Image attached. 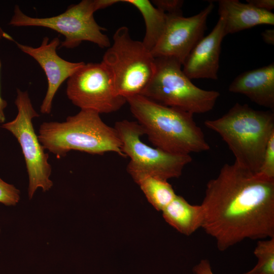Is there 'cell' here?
Listing matches in <instances>:
<instances>
[{
  "instance_id": "obj_1",
  "label": "cell",
  "mask_w": 274,
  "mask_h": 274,
  "mask_svg": "<svg viewBox=\"0 0 274 274\" xmlns=\"http://www.w3.org/2000/svg\"><path fill=\"white\" fill-rule=\"evenodd\" d=\"M201 228L224 251L246 239L274 237V180L235 162L226 163L207 183Z\"/></svg>"
},
{
  "instance_id": "obj_2",
  "label": "cell",
  "mask_w": 274,
  "mask_h": 274,
  "mask_svg": "<svg viewBox=\"0 0 274 274\" xmlns=\"http://www.w3.org/2000/svg\"><path fill=\"white\" fill-rule=\"evenodd\" d=\"M125 99L137 122L155 147L179 155L210 150L193 114L158 104L141 94Z\"/></svg>"
},
{
  "instance_id": "obj_3",
  "label": "cell",
  "mask_w": 274,
  "mask_h": 274,
  "mask_svg": "<svg viewBox=\"0 0 274 274\" xmlns=\"http://www.w3.org/2000/svg\"><path fill=\"white\" fill-rule=\"evenodd\" d=\"M204 125L217 133L233 153L235 162L256 174L268 143L274 134L273 110H256L235 104L221 117L207 120Z\"/></svg>"
},
{
  "instance_id": "obj_4",
  "label": "cell",
  "mask_w": 274,
  "mask_h": 274,
  "mask_svg": "<svg viewBox=\"0 0 274 274\" xmlns=\"http://www.w3.org/2000/svg\"><path fill=\"white\" fill-rule=\"evenodd\" d=\"M38 136L45 150L58 158L72 150L99 155L113 152L126 157L115 128L106 124L100 114L92 110H81L62 122H45Z\"/></svg>"
},
{
  "instance_id": "obj_5",
  "label": "cell",
  "mask_w": 274,
  "mask_h": 274,
  "mask_svg": "<svg viewBox=\"0 0 274 274\" xmlns=\"http://www.w3.org/2000/svg\"><path fill=\"white\" fill-rule=\"evenodd\" d=\"M118 0H83L72 5L62 13L50 17L35 18L24 14L15 5L9 24L13 26H39L48 28L64 37L60 47L74 48L82 42L88 41L104 48L111 46L109 38L102 32L105 30L94 19L96 11L106 8Z\"/></svg>"
},
{
  "instance_id": "obj_6",
  "label": "cell",
  "mask_w": 274,
  "mask_h": 274,
  "mask_svg": "<svg viewBox=\"0 0 274 274\" xmlns=\"http://www.w3.org/2000/svg\"><path fill=\"white\" fill-rule=\"evenodd\" d=\"M155 58L154 74L141 95L193 115L206 113L214 108L220 95L218 91L204 90L194 85L177 59L168 57Z\"/></svg>"
},
{
  "instance_id": "obj_7",
  "label": "cell",
  "mask_w": 274,
  "mask_h": 274,
  "mask_svg": "<svg viewBox=\"0 0 274 274\" xmlns=\"http://www.w3.org/2000/svg\"><path fill=\"white\" fill-rule=\"evenodd\" d=\"M111 72L117 93L141 94L155 71V58L142 42L133 40L126 26L118 28L101 61Z\"/></svg>"
},
{
  "instance_id": "obj_8",
  "label": "cell",
  "mask_w": 274,
  "mask_h": 274,
  "mask_svg": "<svg viewBox=\"0 0 274 274\" xmlns=\"http://www.w3.org/2000/svg\"><path fill=\"white\" fill-rule=\"evenodd\" d=\"M114 128L121 142L122 152L130 158L127 169L132 177L148 175L167 181L179 178L192 161L190 155L169 153L143 143L141 137L145 132L136 121H119Z\"/></svg>"
},
{
  "instance_id": "obj_9",
  "label": "cell",
  "mask_w": 274,
  "mask_h": 274,
  "mask_svg": "<svg viewBox=\"0 0 274 274\" xmlns=\"http://www.w3.org/2000/svg\"><path fill=\"white\" fill-rule=\"evenodd\" d=\"M15 104L17 109L16 117L2 124L1 127L10 132L21 147L28 175V195L31 199L39 188L46 192L53 186L50 179L52 167L48 162L49 154L45 152L33 126L32 119L40 115L33 108L28 92L17 88Z\"/></svg>"
},
{
  "instance_id": "obj_10",
  "label": "cell",
  "mask_w": 274,
  "mask_h": 274,
  "mask_svg": "<svg viewBox=\"0 0 274 274\" xmlns=\"http://www.w3.org/2000/svg\"><path fill=\"white\" fill-rule=\"evenodd\" d=\"M66 94L81 110L99 114L117 111L126 103L117 93L112 74L102 61L85 63L67 79Z\"/></svg>"
},
{
  "instance_id": "obj_11",
  "label": "cell",
  "mask_w": 274,
  "mask_h": 274,
  "mask_svg": "<svg viewBox=\"0 0 274 274\" xmlns=\"http://www.w3.org/2000/svg\"><path fill=\"white\" fill-rule=\"evenodd\" d=\"M213 2L200 12L185 17L182 14H166V20L163 32L151 51L154 58L172 57L182 65L195 46L204 37L207 21L213 10Z\"/></svg>"
},
{
  "instance_id": "obj_12",
  "label": "cell",
  "mask_w": 274,
  "mask_h": 274,
  "mask_svg": "<svg viewBox=\"0 0 274 274\" xmlns=\"http://www.w3.org/2000/svg\"><path fill=\"white\" fill-rule=\"evenodd\" d=\"M49 41L48 37H44L37 47L15 42L21 51L37 61L45 73L48 86L40 107L41 113L45 114L51 112L54 97L61 85L85 64L84 62H70L60 57L56 52L60 44L58 37Z\"/></svg>"
},
{
  "instance_id": "obj_13",
  "label": "cell",
  "mask_w": 274,
  "mask_h": 274,
  "mask_svg": "<svg viewBox=\"0 0 274 274\" xmlns=\"http://www.w3.org/2000/svg\"><path fill=\"white\" fill-rule=\"evenodd\" d=\"M225 36L224 22L219 18L212 31L195 45L182 64L183 72L190 80H217L221 43Z\"/></svg>"
},
{
  "instance_id": "obj_14",
  "label": "cell",
  "mask_w": 274,
  "mask_h": 274,
  "mask_svg": "<svg viewBox=\"0 0 274 274\" xmlns=\"http://www.w3.org/2000/svg\"><path fill=\"white\" fill-rule=\"evenodd\" d=\"M230 92L245 95L258 105L274 109V63L238 75L230 83Z\"/></svg>"
},
{
  "instance_id": "obj_15",
  "label": "cell",
  "mask_w": 274,
  "mask_h": 274,
  "mask_svg": "<svg viewBox=\"0 0 274 274\" xmlns=\"http://www.w3.org/2000/svg\"><path fill=\"white\" fill-rule=\"evenodd\" d=\"M218 14L224 24L225 36L261 24L273 25L274 14L238 0H220Z\"/></svg>"
},
{
  "instance_id": "obj_16",
  "label": "cell",
  "mask_w": 274,
  "mask_h": 274,
  "mask_svg": "<svg viewBox=\"0 0 274 274\" xmlns=\"http://www.w3.org/2000/svg\"><path fill=\"white\" fill-rule=\"evenodd\" d=\"M162 212L165 221L184 235H190L202 227L203 213L201 205L191 204L181 196L176 195Z\"/></svg>"
},
{
  "instance_id": "obj_17",
  "label": "cell",
  "mask_w": 274,
  "mask_h": 274,
  "mask_svg": "<svg viewBox=\"0 0 274 274\" xmlns=\"http://www.w3.org/2000/svg\"><path fill=\"white\" fill-rule=\"evenodd\" d=\"M136 7L142 14L146 26L143 43L150 51L160 38L166 23V15L148 0H123Z\"/></svg>"
},
{
  "instance_id": "obj_18",
  "label": "cell",
  "mask_w": 274,
  "mask_h": 274,
  "mask_svg": "<svg viewBox=\"0 0 274 274\" xmlns=\"http://www.w3.org/2000/svg\"><path fill=\"white\" fill-rule=\"evenodd\" d=\"M132 178L148 201L158 211H162L177 195L167 180L148 175H137Z\"/></svg>"
},
{
  "instance_id": "obj_19",
  "label": "cell",
  "mask_w": 274,
  "mask_h": 274,
  "mask_svg": "<svg viewBox=\"0 0 274 274\" xmlns=\"http://www.w3.org/2000/svg\"><path fill=\"white\" fill-rule=\"evenodd\" d=\"M254 254L258 259L257 263L244 274H274V237L259 240Z\"/></svg>"
},
{
  "instance_id": "obj_20",
  "label": "cell",
  "mask_w": 274,
  "mask_h": 274,
  "mask_svg": "<svg viewBox=\"0 0 274 274\" xmlns=\"http://www.w3.org/2000/svg\"><path fill=\"white\" fill-rule=\"evenodd\" d=\"M256 175L262 179L274 180V134L268 143L262 164Z\"/></svg>"
},
{
  "instance_id": "obj_21",
  "label": "cell",
  "mask_w": 274,
  "mask_h": 274,
  "mask_svg": "<svg viewBox=\"0 0 274 274\" xmlns=\"http://www.w3.org/2000/svg\"><path fill=\"white\" fill-rule=\"evenodd\" d=\"M20 192L13 185L0 178V202L7 206H15L20 198Z\"/></svg>"
},
{
  "instance_id": "obj_22",
  "label": "cell",
  "mask_w": 274,
  "mask_h": 274,
  "mask_svg": "<svg viewBox=\"0 0 274 274\" xmlns=\"http://www.w3.org/2000/svg\"><path fill=\"white\" fill-rule=\"evenodd\" d=\"M152 4L166 14H182L184 1L181 0H153Z\"/></svg>"
},
{
  "instance_id": "obj_23",
  "label": "cell",
  "mask_w": 274,
  "mask_h": 274,
  "mask_svg": "<svg viewBox=\"0 0 274 274\" xmlns=\"http://www.w3.org/2000/svg\"><path fill=\"white\" fill-rule=\"evenodd\" d=\"M247 3L262 10L271 12L274 8L273 0H247Z\"/></svg>"
},
{
  "instance_id": "obj_24",
  "label": "cell",
  "mask_w": 274,
  "mask_h": 274,
  "mask_svg": "<svg viewBox=\"0 0 274 274\" xmlns=\"http://www.w3.org/2000/svg\"><path fill=\"white\" fill-rule=\"evenodd\" d=\"M193 274H214L210 263L207 259H202L193 268Z\"/></svg>"
},
{
  "instance_id": "obj_25",
  "label": "cell",
  "mask_w": 274,
  "mask_h": 274,
  "mask_svg": "<svg viewBox=\"0 0 274 274\" xmlns=\"http://www.w3.org/2000/svg\"><path fill=\"white\" fill-rule=\"evenodd\" d=\"M261 37L263 41L269 45H274V29H265L261 33Z\"/></svg>"
},
{
  "instance_id": "obj_26",
  "label": "cell",
  "mask_w": 274,
  "mask_h": 274,
  "mask_svg": "<svg viewBox=\"0 0 274 274\" xmlns=\"http://www.w3.org/2000/svg\"><path fill=\"white\" fill-rule=\"evenodd\" d=\"M2 66V63L0 60V72ZM7 106V102L4 99L1 94L0 90V123L3 124L5 122L6 118L4 110Z\"/></svg>"
},
{
  "instance_id": "obj_27",
  "label": "cell",
  "mask_w": 274,
  "mask_h": 274,
  "mask_svg": "<svg viewBox=\"0 0 274 274\" xmlns=\"http://www.w3.org/2000/svg\"><path fill=\"white\" fill-rule=\"evenodd\" d=\"M3 38L14 41L13 39L10 35L4 31L2 28L0 27V40Z\"/></svg>"
},
{
  "instance_id": "obj_28",
  "label": "cell",
  "mask_w": 274,
  "mask_h": 274,
  "mask_svg": "<svg viewBox=\"0 0 274 274\" xmlns=\"http://www.w3.org/2000/svg\"><path fill=\"white\" fill-rule=\"evenodd\" d=\"M0 232H1V229H0Z\"/></svg>"
}]
</instances>
